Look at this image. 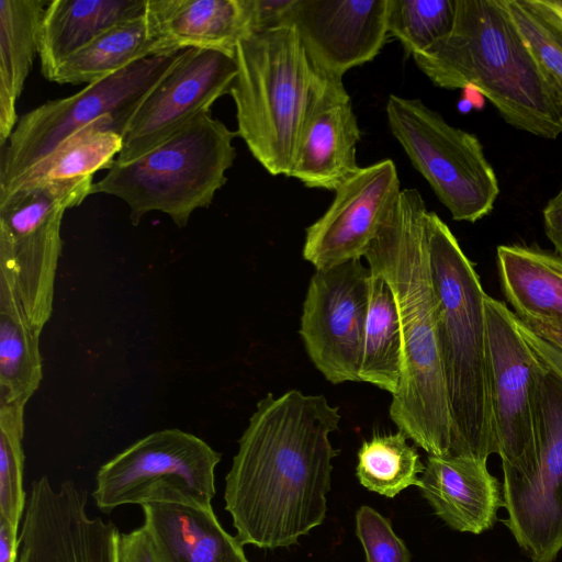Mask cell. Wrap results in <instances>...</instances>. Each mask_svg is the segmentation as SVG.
Instances as JSON below:
<instances>
[{"label":"cell","instance_id":"28","mask_svg":"<svg viewBox=\"0 0 562 562\" xmlns=\"http://www.w3.org/2000/svg\"><path fill=\"white\" fill-rule=\"evenodd\" d=\"M121 148L122 136L116 121L110 116L102 117L64 140L26 172L11 191L26 183L93 178L97 171L112 166Z\"/></svg>","mask_w":562,"mask_h":562},{"label":"cell","instance_id":"1","mask_svg":"<svg viewBox=\"0 0 562 562\" xmlns=\"http://www.w3.org/2000/svg\"><path fill=\"white\" fill-rule=\"evenodd\" d=\"M339 408L290 390L256 405L225 477V509L244 544L290 547L323 524Z\"/></svg>","mask_w":562,"mask_h":562},{"label":"cell","instance_id":"10","mask_svg":"<svg viewBox=\"0 0 562 562\" xmlns=\"http://www.w3.org/2000/svg\"><path fill=\"white\" fill-rule=\"evenodd\" d=\"M221 453L178 428L154 431L100 467L92 497L105 513L128 504L212 505Z\"/></svg>","mask_w":562,"mask_h":562},{"label":"cell","instance_id":"24","mask_svg":"<svg viewBox=\"0 0 562 562\" xmlns=\"http://www.w3.org/2000/svg\"><path fill=\"white\" fill-rule=\"evenodd\" d=\"M502 289L514 313L562 323V258L535 246L497 247Z\"/></svg>","mask_w":562,"mask_h":562},{"label":"cell","instance_id":"33","mask_svg":"<svg viewBox=\"0 0 562 562\" xmlns=\"http://www.w3.org/2000/svg\"><path fill=\"white\" fill-rule=\"evenodd\" d=\"M356 535L366 562H411L409 551L390 520L372 507L363 505L357 510Z\"/></svg>","mask_w":562,"mask_h":562},{"label":"cell","instance_id":"15","mask_svg":"<svg viewBox=\"0 0 562 562\" xmlns=\"http://www.w3.org/2000/svg\"><path fill=\"white\" fill-rule=\"evenodd\" d=\"M87 495L72 480L31 483L19 532L16 562H119L116 526L87 510Z\"/></svg>","mask_w":562,"mask_h":562},{"label":"cell","instance_id":"7","mask_svg":"<svg viewBox=\"0 0 562 562\" xmlns=\"http://www.w3.org/2000/svg\"><path fill=\"white\" fill-rule=\"evenodd\" d=\"M92 180L26 183L0 196V292L38 334L53 313L64 213L91 194Z\"/></svg>","mask_w":562,"mask_h":562},{"label":"cell","instance_id":"37","mask_svg":"<svg viewBox=\"0 0 562 562\" xmlns=\"http://www.w3.org/2000/svg\"><path fill=\"white\" fill-rule=\"evenodd\" d=\"M514 314L521 326L562 351V323L546 317Z\"/></svg>","mask_w":562,"mask_h":562},{"label":"cell","instance_id":"31","mask_svg":"<svg viewBox=\"0 0 562 562\" xmlns=\"http://www.w3.org/2000/svg\"><path fill=\"white\" fill-rule=\"evenodd\" d=\"M24 406L0 405V519L20 531L27 495L24 473Z\"/></svg>","mask_w":562,"mask_h":562},{"label":"cell","instance_id":"18","mask_svg":"<svg viewBox=\"0 0 562 562\" xmlns=\"http://www.w3.org/2000/svg\"><path fill=\"white\" fill-rule=\"evenodd\" d=\"M290 177L336 191L360 167V128L342 77L319 69Z\"/></svg>","mask_w":562,"mask_h":562},{"label":"cell","instance_id":"20","mask_svg":"<svg viewBox=\"0 0 562 562\" xmlns=\"http://www.w3.org/2000/svg\"><path fill=\"white\" fill-rule=\"evenodd\" d=\"M144 524L160 562H248L243 544L221 525L212 505L153 502Z\"/></svg>","mask_w":562,"mask_h":562},{"label":"cell","instance_id":"35","mask_svg":"<svg viewBox=\"0 0 562 562\" xmlns=\"http://www.w3.org/2000/svg\"><path fill=\"white\" fill-rule=\"evenodd\" d=\"M119 562H160L144 526L120 533Z\"/></svg>","mask_w":562,"mask_h":562},{"label":"cell","instance_id":"30","mask_svg":"<svg viewBox=\"0 0 562 562\" xmlns=\"http://www.w3.org/2000/svg\"><path fill=\"white\" fill-rule=\"evenodd\" d=\"M456 0H389L387 33L405 54L423 53L449 34Z\"/></svg>","mask_w":562,"mask_h":562},{"label":"cell","instance_id":"3","mask_svg":"<svg viewBox=\"0 0 562 562\" xmlns=\"http://www.w3.org/2000/svg\"><path fill=\"white\" fill-rule=\"evenodd\" d=\"M447 36L413 56L443 89L473 88L517 130L554 139L562 105L541 75L502 0H456Z\"/></svg>","mask_w":562,"mask_h":562},{"label":"cell","instance_id":"19","mask_svg":"<svg viewBox=\"0 0 562 562\" xmlns=\"http://www.w3.org/2000/svg\"><path fill=\"white\" fill-rule=\"evenodd\" d=\"M420 480L422 494L435 514L461 532L491 529L498 508L505 507L499 483L485 460L428 454Z\"/></svg>","mask_w":562,"mask_h":562},{"label":"cell","instance_id":"9","mask_svg":"<svg viewBox=\"0 0 562 562\" xmlns=\"http://www.w3.org/2000/svg\"><path fill=\"white\" fill-rule=\"evenodd\" d=\"M393 136L454 221L474 223L494 207L499 184L479 138L450 125L419 99L391 94Z\"/></svg>","mask_w":562,"mask_h":562},{"label":"cell","instance_id":"23","mask_svg":"<svg viewBox=\"0 0 562 562\" xmlns=\"http://www.w3.org/2000/svg\"><path fill=\"white\" fill-rule=\"evenodd\" d=\"M47 0H0V146L19 119L16 102L38 54Z\"/></svg>","mask_w":562,"mask_h":562},{"label":"cell","instance_id":"26","mask_svg":"<svg viewBox=\"0 0 562 562\" xmlns=\"http://www.w3.org/2000/svg\"><path fill=\"white\" fill-rule=\"evenodd\" d=\"M402 374L403 342L396 301L386 281L371 272L359 379L393 396Z\"/></svg>","mask_w":562,"mask_h":562},{"label":"cell","instance_id":"2","mask_svg":"<svg viewBox=\"0 0 562 562\" xmlns=\"http://www.w3.org/2000/svg\"><path fill=\"white\" fill-rule=\"evenodd\" d=\"M428 212L416 189L402 190L363 258L391 288L401 322L403 374L390 418L429 456L450 457L452 427L427 247Z\"/></svg>","mask_w":562,"mask_h":562},{"label":"cell","instance_id":"32","mask_svg":"<svg viewBox=\"0 0 562 562\" xmlns=\"http://www.w3.org/2000/svg\"><path fill=\"white\" fill-rule=\"evenodd\" d=\"M547 83L562 105V35L525 0H502Z\"/></svg>","mask_w":562,"mask_h":562},{"label":"cell","instance_id":"21","mask_svg":"<svg viewBox=\"0 0 562 562\" xmlns=\"http://www.w3.org/2000/svg\"><path fill=\"white\" fill-rule=\"evenodd\" d=\"M146 13L158 40V56L215 49L234 54L247 35L241 0H147Z\"/></svg>","mask_w":562,"mask_h":562},{"label":"cell","instance_id":"22","mask_svg":"<svg viewBox=\"0 0 562 562\" xmlns=\"http://www.w3.org/2000/svg\"><path fill=\"white\" fill-rule=\"evenodd\" d=\"M147 0H53L43 14L38 56L52 80L58 67L106 30L142 16Z\"/></svg>","mask_w":562,"mask_h":562},{"label":"cell","instance_id":"13","mask_svg":"<svg viewBox=\"0 0 562 562\" xmlns=\"http://www.w3.org/2000/svg\"><path fill=\"white\" fill-rule=\"evenodd\" d=\"M370 277L369 267L353 259L315 270L310 280L299 333L308 358L333 384L360 382Z\"/></svg>","mask_w":562,"mask_h":562},{"label":"cell","instance_id":"11","mask_svg":"<svg viewBox=\"0 0 562 562\" xmlns=\"http://www.w3.org/2000/svg\"><path fill=\"white\" fill-rule=\"evenodd\" d=\"M536 411V457L524 473L504 480V524L532 562H553L562 549V379L542 360Z\"/></svg>","mask_w":562,"mask_h":562},{"label":"cell","instance_id":"36","mask_svg":"<svg viewBox=\"0 0 562 562\" xmlns=\"http://www.w3.org/2000/svg\"><path fill=\"white\" fill-rule=\"evenodd\" d=\"M544 232L554 247V254L562 258V188L548 201L543 211Z\"/></svg>","mask_w":562,"mask_h":562},{"label":"cell","instance_id":"6","mask_svg":"<svg viewBox=\"0 0 562 562\" xmlns=\"http://www.w3.org/2000/svg\"><path fill=\"white\" fill-rule=\"evenodd\" d=\"M237 136L211 111L202 112L166 140L127 164L113 162L93 182L91 194L123 200L136 226L149 212L167 214L179 228L192 213L212 204L233 166Z\"/></svg>","mask_w":562,"mask_h":562},{"label":"cell","instance_id":"39","mask_svg":"<svg viewBox=\"0 0 562 562\" xmlns=\"http://www.w3.org/2000/svg\"><path fill=\"white\" fill-rule=\"evenodd\" d=\"M525 2L562 35V0H525Z\"/></svg>","mask_w":562,"mask_h":562},{"label":"cell","instance_id":"40","mask_svg":"<svg viewBox=\"0 0 562 562\" xmlns=\"http://www.w3.org/2000/svg\"><path fill=\"white\" fill-rule=\"evenodd\" d=\"M19 532L0 519V562H16Z\"/></svg>","mask_w":562,"mask_h":562},{"label":"cell","instance_id":"34","mask_svg":"<svg viewBox=\"0 0 562 562\" xmlns=\"http://www.w3.org/2000/svg\"><path fill=\"white\" fill-rule=\"evenodd\" d=\"M247 35L284 26L293 0H241ZM246 35V36H247Z\"/></svg>","mask_w":562,"mask_h":562},{"label":"cell","instance_id":"17","mask_svg":"<svg viewBox=\"0 0 562 562\" xmlns=\"http://www.w3.org/2000/svg\"><path fill=\"white\" fill-rule=\"evenodd\" d=\"M387 12L389 0H293L284 26L296 30L317 69L342 77L380 53Z\"/></svg>","mask_w":562,"mask_h":562},{"label":"cell","instance_id":"4","mask_svg":"<svg viewBox=\"0 0 562 562\" xmlns=\"http://www.w3.org/2000/svg\"><path fill=\"white\" fill-rule=\"evenodd\" d=\"M426 233L452 427L450 457L487 461L498 449L490 394L486 293L473 263L435 212L427 214Z\"/></svg>","mask_w":562,"mask_h":562},{"label":"cell","instance_id":"27","mask_svg":"<svg viewBox=\"0 0 562 562\" xmlns=\"http://www.w3.org/2000/svg\"><path fill=\"white\" fill-rule=\"evenodd\" d=\"M40 335L19 302L0 293V405L24 406L43 380Z\"/></svg>","mask_w":562,"mask_h":562},{"label":"cell","instance_id":"16","mask_svg":"<svg viewBox=\"0 0 562 562\" xmlns=\"http://www.w3.org/2000/svg\"><path fill=\"white\" fill-rule=\"evenodd\" d=\"M401 191L391 159L360 167L335 191L327 211L306 228L303 258L315 270L361 259Z\"/></svg>","mask_w":562,"mask_h":562},{"label":"cell","instance_id":"8","mask_svg":"<svg viewBox=\"0 0 562 562\" xmlns=\"http://www.w3.org/2000/svg\"><path fill=\"white\" fill-rule=\"evenodd\" d=\"M180 54L137 60L75 94L47 101L23 114L1 148L0 195L10 192L64 140L102 117L114 119L122 136L142 100Z\"/></svg>","mask_w":562,"mask_h":562},{"label":"cell","instance_id":"14","mask_svg":"<svg viewBox=\"0 0 562 562\" xmlns=\"http://www.w3.org/2000/svg\"><path fill=\"white\" fill-rule=\"evenodd\" d=\"M237 75L232 53L182 50L166 75L145 95L122 133L115 162L133 161L166 140L229 93Z\"/></svg>","mask_w":562,"mask_h":562},{"label":"cell","instance_id":"38","mask_svg":"<svg viewBox=\"0 0 562 562\" xmlns=\"http://www.w3.org/2000/svg\"><path fill=\"white\" fill-rule=\"evenodd\" d=\"M517 325L520 331L522 333L524 337L530 345V347L535 350V352L543 361V363L562 379V351L555 348L553 345L547 342L542 338L532 334L530 330L521 326L518 322Z\"/></svg>","mask_w":562,"mask_h":562},{"label":"cell","instance_id":"5","mask_svg":"<svg viewBox=\"0 0 562 562\" xmlns=\"http://www.w3.org/2000/svg\"><path fill=\"white\" fill-rule=\"evenodd\" d=\"M234 56L236 133L270 175L290 177L318 70L290 25L243 37Z\"/></svg>","mask_w":562,"mask_h":562},{"label":"cell","instance_id":"25","mask_svg":"<svg viewBox=\"0 0 562 562\" xmlns=\"http://www.w3.org/2000/svg\"><path fill=\"white\" fill-rule=\"evenodd\" d=\"M158 40L147 13L120 23L68 57L50 81L64 85L92 83L131 64L158 56Z\"/></svg>","mask_w":562,"mask_h":562},{"label":"cell","instance_id":"12","mask_svg":"<svg viewBox=\"0 0 562 562\" xmlns=\"http://www.w3.org/2000/svg\"><path fill=\"white\" fill-rule=\"evenodd\" d=\"M490 394L504 480L524 473L537 451L536 390L541 360L505 303L486 294Z\"/></svg>","mask_w":562,"mask_h":562},{"label":"cell","instance_id":"29","mask_svg":"<svg viewBox=\"0 0 562 562\" xmlns=\"http://www.w3.org/2000/svg\"><path fill=\"white\" fill-rule=\"evenodd\" d=\"M425 464L407 436L395 434L374 435L364 440L358 450L356 475L367 490L386 497H394L409 486L422 487L419 474Z\"/></svg>","mask_w":562,"mask_h":562}]
</instances>
